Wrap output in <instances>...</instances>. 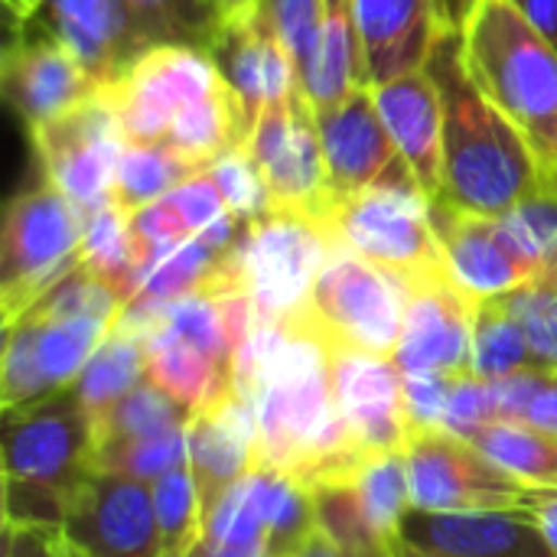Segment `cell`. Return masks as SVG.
Returning <instances> with one entry per match:
<instances>
[{
	"label": "cell",
	"instance_id": "18",
	"mask_svg": "<svg viewBox=\"0 0 557 557\" xmlns=\"http://www.w3.org/2000/svg\"><path fill=\"white\" fill-rule=\"evenodd\" d=\"M330 375L339 421L362 457L405 454L411 421L405 408V372L395 359L330 349Z\"/></svg>",
	"mask_w": 557,
	"mask_h": 557
},
{
	"label": "cell",
	"instance_id": "8",
	"mask_svg": "<svg viewBox=\"0 0 557 557\" xmlns=\"http://www.w3.org/2000/svg\"><path fill=\"white\" fill-rule=\"evenodd\" d=\"M323 225L336 248L382 268L405 290L450 281L431 222V199L418 189H366L333 199Z\"/></svg>",
	"mask_w": 557,
	"mask_h": 557
},
{
	"label": "cell",
	"instance_id": "5",
	"mask_svg": "<svg viewBox=\"0 0 557 557\" xmlns=\"http://www.w3.org/2000/svg\"><path fill=\"white\" fill-rule=\"evenodd\" d=\"M127 304L82 264L3 326L0 401L3 411L69 388L104 343Z\"/></svg>",
	"mask_w": 557,
	"mask_h": 557
},
{
	"label": "cell",
	"instance_id": "21",
	"mask_svg": "<svg viewBox=\"0 0 557 557\" xmlns=\"http://www.w3.org/2000/svg\"><path fill=\"white\" fill-rule=\"evenodd\" d=\"M62 532L88 557H157L153 486L117 473H95Z\"/></svg>",
	"mask_w": 557,
	"mask_h": 557
},
{
	"label": "cell",
	"instance_id": "44",
	"mask_svg": "<svg viewBox=\"0 0 557 557\" xmlns=\"http://www.w3.org/2000/svg\"><path fill=\"white\" fill-rule=\"evenodd\" d=\"M496 421V401H493V385L480 382L476 375H463L454 388L447 418H444V431L473 441V434H480L486 424Z\"/></svg>",
	"mask_w": 557,
	"mask_h": 557
},
{
	"label": "cell",
	"instance_id": "25",
	"mask_svg": "<svg viewBox=\"0 0 557 557\" xmlns=\"http://www.w3.org/2000/svg\"><path fill=\"white\" fill-rule=\"evenodd\" d=\"M189 470L199 493L202 522L222 496L258 470V428L251 398L235 388L228 398L199 411L189 424Z\"/></svg>",
	"mask_w": 557,
	"mask_h": 557
},
{
	"label": "cell",
	"instance_id": "31",
	"mask_svg": "<svg viewBox=\"0 0 557 557\" xmlns=\"http://www.w3.org/2000/svg\"><path fill=\"white\" fill-rule=\"evenodd\" d=\"M525 490H557V434L525 421H493L473 441Z\"/></svg>",
	"mask_w": 557,
	"mask_h": 557
},
{
	"label": "cell",
	"instance_id": "7",
	"mask_svg": "<svg viewBox=\"0 0 557 557\" xmlns=\"http://www.w3.org/2000/svg\"><path fill=\"white\" fill-rule=\"evenodd\" d=\"M336 245L313 215L271 209L242 225L228 258V281L255 307L258 323L297 320Z\"/></svg>",
	"mask_w": 557,
	"mask_h": 557
},
{
	"label": "cell",
	"instance_id": "40",
	"mask_svg": "<svg viewBox=\"0 0 557 557\" xmlns=\"http://www.w3.org/2000/svg\"><path fill=\"white\" fill-rule=\"evenodd\" d=\"M206 173L215 180V186H219V193H222V199H225L232 215L258 219V215L274 209L271 193H268V186H264V180H261V173L251 163L245 147L225 150L219 160H212V166Z\"/></svg>",
	"mask_w": 557,
	"mask_h": 557
},
{
	"label": "cell",
	"instance_id": "32",
	"mask_svg": "<svg viewBox=\"0 0 557 557\" xmlns=\"http://www.w3.org/2000/svg\"><path fill=\"white\" fill-rule=\"evenodd\" d=\"M206 173V166L186 160L183 153L160 144H127L114 173L111 202L127 215L170 196L193 176Z\"/></svg>",
	"mask_w": 557,
	"mask_h": 557
},
{
	"label": "cell",
	"instance_id": "35",
	"mask_svg": "<svg viewBox=\"0 0 557 557\" xmlns=\"http://www.w3.org/2000/svg\"><path fill=\"white\" fill-rule=\"evenodd\" d=\"M147 46H199L209 52L222 29L215 0H124Z\"/></svg>",
	"mask_w": 557,
	"mask_h": 557
},
{
	"label": "cell",
	"instance_id": "17",
	"mask_svg": "<svg viewBox=\"0 0 557 557\" xmlns=\"http://www.w3.org/2000/svg\"><path fill=\"white\" fill-rule=\"evenodd\" d=\"M0 88L26 131L101 91L91 72L36 16L10 26Z\"/></svg>",
	"mask_w": 557,
	"mask_h": 557
},
{
	"label": "cell",
	"instance_id": "54",
	"mask_svg": "<svg viewBox=\"0 0 557 557\" xmlns=\"http://www.w3.org/2000/svg\"><path fill=\"white\" fill-rule=\"evenodd\" d=\"M62 557H88V552L62 532Z\"/></svg>",
	"mask_w": 557,
	"mask_h": 557
},
{
	"label": "cell",
	"instance_id": "46",
	"mask_svg": "<svg viewBox=\"0 0 557 557\" xmlns=\"http://www.w3.org/2000/svg\"><path fill=\"white\" fill-rule=\"evenodd\" d=\"M3 557H62V529L3 522Z\"/></svg>",
	"mask_w": 557,
	"mask_h": 557
},
{
	"label": "cell",
	"instance_id": "52",
	"mask_svg": "<svg viewBox=\"0 0 557 557\" xmlns=\"http://www.w3.org/2000/svg\"><path fill=\"white\" fill-rule=\"evenodd\" d=\"M3 7L10 13V23H26L29 16H36L39 0H3Z\"/></svg>",
	"mask_w": 557,
	"mask_h": 557
},
{
	"label": "cell",
	"instance_id": "20",
	"mask_svg": "<svg viewBox=\"0 0 557 557\" xmlns=\"http://www.w3.org/2000/svg\"><path fill=\"white\" fill-rule=\"evenodd\" d=\"M476 300L454 281H434L408 290L405 330L395 349V366L405 375H470Z\"/></svg>",
	"mask_w": 557,
	"mask_h": 557
},
{
	"label": "cell",
	"instance_id": "45",
	"mask_svg": "<svg viewBox=\"0 0 557 557\" xmlns=\"http://www.w3.org/2000/svg\"><path fill=\"white\" fill-rule=\"evenodd\" d=\"M170 202L180 209V215L186 219L193 235H199V232L212 228L219 219L232 215L225 199H222V193H219V186H215V180L209 173H199L189 183H183L180 189H173Z\"/></svg>",
	"mask_w": 557,
	"mask_h": 557
},
{
	"label": "cell",
	"instance_id": "34",
	"mask_svg": "<svg viewBox=\"0 0 557 557\" xmlns=\"http://www.w3.org/2000/svg\"><path fill=\"white\" fill-rule=\"evenodd\" d=\"M193 418L196 414L183 401H176L173 395H166L160 385H153L147 379L131 395H124L95 424V450L98 447H111V444H124V441L157 437V434H166L173 428L193 424Z\"/></svg>",
	"mask_w": 557,
	"mask_h": 557
},
{
	"label": "cell",
	"instance_id": "4",
	"mask_svg": "<svg viewBox=\"0 0 557 557\" xmlns=\"http://www.w3.org/2000/svg\"><path fill=\"white\" fill-rule=\"evenodd\" d=\"M457 26L470 78L525 137L545 183H555L557 49L512 0H470Z\"/></svg>",
	"mask_w": 557,
	"mask_h": 557
},
{
	"label": "cell",
	"instance_id": "26",
	"mask_svg": "<svg viewBox=\"0 0 557 557\" xmlns=\"http://www.w3.org/2000/svg\"><path fill=\"white\" fill-rule=\"evenodd\" d=\"M375 108L411 166L421 193L434 202L444 183V104L428 69L369 85Z\"/></svg>",
	"mask_w": 557,
	"mask_h": 557
},
{
	"label": "cell",
	"instance_id": "12",
	"mask_svg": "<svg viewBox=\"0 0 557 557\" xmlns=\"http://www.w3.org/2000/svg\"><path fill=\"white\" fill-rule=\"evenodd\" d=\"M245 150L258 166L274 209L304 212L323 222L333 206L317 108L304 88L274 101L251 127Z\"/></svg>",
	"mask_w": 557,
	"mask_h": 557
},
{
	"label": "cell",
	"instance_id": "29",
	"mask_svg": "<svg viewBox=\"0 0 557 557\" xmlns=\"http://www.w3.org/2000/svg\"><path fill=\"white\" fill-rule=\"evenodd\" d=\"M362 85L359 69V36H356V7L352 0H323L320 39L313 65L304 78V91L313 108L343 101Z\"/></svg>",
	"mask_w": 557,
	"mask_h": 557
},
{
	"label": "cell",
	"instance_id": "2",
	"mask_svg": "<svg viewBox=\"0 0 557 557\" xmlns=\"http://www.w3.org/2000/svg\"><path fill=\"white\" fill-rule=\"evenodd\" d=\"M428 72L444 104V183L434 202L476 215H509L545 186V176L525 137L470 78L457 23L444 26Z\"/></svg>",
	"mask_w": 557,
	"mask_h": 557
},
{
	"label": "cell",
	"instance_id": "6",
	"mask_svg": "<svg viewBox=\"0 0 557 557\" xmlns=\"http://www.w3.org/2000/svg\"><path fill=\"white\" fill-rule=\"evenodd\" d=\"M95 473V424L72 388L3 411V522L65 529Z\"/></svg>",
	"mask_w": 557,
	"mask_h": 557
},
{
	"label": "cell",
	"instance_id": "55",
	"mask_svg": "<svg viewBox=\"0 0 557 557\" xmlns=\"http://www.w3.org/2000/svg\"><path fill=\"white\" fill-rule=\"evenodd\" d=\"M460 3H463V10H467V3H470V0H460Z\"/></svg>",
	"mask_w": 557,
	"mask_h": 557
},
{
	"label": "cell",
	"instance_id": "33",
	"mask_svg": "<svg viewBox=\"0 0 557 557\" xmlns=\"http://www.w3.org/2000/svg\"><path fill=\"white\" fill-rule=\"evenodd\" d=\"M525 369H539V366L519 320L506 310L499 297L476 304L470 375H476L480 382H499Z\"/></svg>",
	"mask_w": 557,
	"mask_h": 557
},
{
	"label": "cell",
	"instance_id": "15",
	"mask_svg": "<svg viewBox=\"0 0 557 557\" xmlns=\"http://www.w3.org/2000/svg\"><path fill=\"white\" fill-rule=\"evenodd\" d=\"M317 525L346 548L388 555L411 512L405 454L369 457L349 480L313 490Z\"/></svg>",
	"mask_w": 557,
	"mask_h": 557
},
{
	"label": "cell",
	"instance_id": "30",
	"mask_svg": "<svg viewBox=\"0 0 557 557\" xmlns=\"http://www.w3.org/2000/svg\"><path fill=\"white\" fill-rule=\"evenodd\" d=\"M78 264L108 284L124 304L134 300L140 287V268H137V251L131 242V225L127 212L117 209L111 199L85 209V238H82V255Z\"/></svg>",
	"mask_w": 557,
	"mask_h": 557
},
{
	"label": "cell",
	"instance_id": "19",
	"mask_svg": "<svg viewBox=\"0 0 557 557\" xmlns=\"http://www.w3.org/2000/svg\"><path fill=\"white\" fill-rule=\"evenodd\" d=\"M209 55L215 59L235 111H238V131H242V147L258 124V117L290 91L304 88L300 69L287 46L277 39V33L258 16L238 20V23H222L219 36L209 46Z\"/></svg>",
	"mask_w": 557,
	"mask_h": 557
},
{
	"label": "cell",
	"instance_id": "49",
	"mask_svg": "<svg viewBox=\"0 0 557 557\" xmlns=\"http://www.w3.org/2000/svg\"><path fill=\"white\" fill-rule=\"evenodd\" d=\"M290 557H392L388 555H379V552H356V548H346V545H339L336 539H330L320 525L313 529V535L294 552Z\"/></svg>",
	"mask_w": 557,
	"mask_h": 557
},
{
	"label": "cell",
	"instance_id": "27",
	"mask_svg": "<svg viewBox=\"0 0 557 557\" xmlns=\"http://www.w3.org/2000/svg\"><path fill=\"white\" fill-rule=\"evenodd\" d=\"M189 557H271L268 467L238 480L206 516L202 539Z\"/></svg>",
	"mask_w": 557,
	"mask_h": 557
},
{
	"label": "cell",
	"instance_id": "53",
	"mask_svg": "<svg viewBox=\"0 0 557 557\" xmlns=\"http://www.w3.org/2000/svg\"><path fill=\"white\" fill-rule=\"evenodd\" d=\"M392 557H447V555H434V552H424V548L408 545L405 539H395V545H392Z\"/></svg>",
	"mask_w": 557,
	"mask_h": 557
},
{
	"label": "cell",
	"instance_id": "14",
	"mask_svg": "<svg viewBox=\"0 0 557 557\" xmlns=\"http://www.w3.org/2000/svg\"><path fill=\"white\" fill-rule=\"evenodd\" d=\"M326 176L333 199L366 189H418L411 166L395 147L369 85H359L343 101L317 108Z\"/></svg>",
	"mask_w": 557,
	"mask_h": 557
},
{
	"label": "cell",
	"instance_id": "50",
	"mask_svg": "<svg viewBox=\"0 0 557 557\" xmlns=\"http://www.w3.org/2000/svg\"><path fill=\"white\" fill-rule=\"evenodd\" d=\"M512 3L529 16V23L557 49V0H512Z\"/></svg>",
	"mask_w": 557,
	"mask_h": 557
},
{
	"label": "cell",
	"instance_id": "48",
	"mask_svg": "<svg viewBox=\"0 0 557 557\" xmlns=\"http://www.w3.org/2000/svg\"><path fill=\"white\" fill-rule=\"evenodd\" d=\"M525 424H535L542 431H552L557 434V372H548L545 385L539 388L529 414H525Z\"/></svg>",
	"mask_w": 557,
	"mask_h": 557
},
{
	"label": "cell",
	"instance_id": "36",
	"mask_svg": "<svg viewBox=\"0 0 557 557\" xmlns=\"http://www.w3.org/2000/svg\"><path fill=\"white\" fill-rule=\"evenodd\" d=\"M157 557H189L202 539V509L189 463L153 483Z\"/></svg>",
	"mask_w": 557,
	"mask_h": 557
},
{
	"label": "cell",
	"instance_id": "39",
	"mask_svg": "<svg viewBox=\"0 0 557 557\" xmlns=\"http://www.w3.org/2000/svg\"><path fill=\"white\" fill-rule=\"evenodd\" d=\"M131 225V242L137 251V268H140V284L144 277L163 261L170 258L180 245H186L189 238H196L186 225V219L180 215V209L170 202V196L137 209L127 215ZM140 290V287H137Z\"/></svg>",
	"mask_w": 557,
	"mask_h": 557
},
{
	"label": "cell",
	"instance_id": "42",
	"mask_svg": "<svg viewBox=\"0 0 557 557\" xmlns=\"http://www.w3.org/2000/svg\"><path fill=\"white\" fill-rule=\"evenodd\" d=\"M525 248L542 264V274L557 277V189L545 183L535 196L519 202L509 215H503Z\"/></svg>",
	"mask_w": 557,
	"mask_h": 557
},
{
	"label": "cell",
	"instance_id": "13",
	"mask_svg": "<svg viewBox=\"0 0 557 557\" xmlns=\"http://www.w3.org/2000/svg\"><path fill=\"white\" fill-rule=\"evenodd\" d=\"M29 140L39 157L42 176L55 189H62L82 212L111 199L127 137L104 91L33 127Z\"/></svg>",
	"mask_w": 557,
	"mask_h": 557
},
{
	"label": "cell",
	"instance_id": "28",
	"mask_svg": "<svg viewBox=\"0 0 557 557\" xmlns=\"http://www.w3.org/2000/svg\"><path fill=\"white\" fill-rule=\"evenodd\" d=\"M140 382H147L144 339H140L137 326L121 317L69 388L78 398V405L85 408V414L91 418V424H98Z\"/></svg>",
	"mask_w": 557,
	"mask_h": 557
},
{
	"label": "cell",
	"instance_id": "22",
	"mask_svg": "<svg viewBox=\"0 0 557 557\" xmlns=\"http://www.w3.org/2000/svg\"><path fill=\"white\" fill-rule=\"evenodd\" d=\"M362 85L428 69L447 26L441 0H352Z\"/></svg>",
	"mask_w": 557,
	"mask_h": 557
},
{
	"label": "cell",
	"instance_id": "51",
	"mask_svg": "<svg viewBox=\"0 0 557 557\" xmlns=\"http://www.w3.org/2000/svg\"><path fill=\"white\" fill-rule=\"evenodd\" d=\"M222 23H238V20H251L258 16L261 0H215Z\"/></svg>",
	"mask_w": 557,
	"mask_h": 557
},
{
	"label": "cell",
	"instance_id": "37",
	"mask_svg": "<svg viewBox=\"0 0 557 557\" xmlns=\"http://www.w3.org/2000/svg\"><path fill=\"white\" fill-rule=\"evenodd\" d=\"M189 463V424L173 428L157 437H140V441H124L111 447L95 450V470L98 473H117L131 476L137 483H160L166 473L180 470Z\"/></svg>",
	"mask_w": 557,
	"mask_h": 557
},
{
	"label": "cell",
	"instance_id": "41",
	"mask_svg": "<svg viewBox=\"0 0 557 557\" xmlns=\"http://www.w3.org/2000/svg\"><path fill=\"white\" fill-rule=\"evenodd\" d=\"M261 20L277 33V39L287 46L300 69V82L307 78L320 39V16H323V0H261L258 7Z\"/></svg>",
	"mask_w": 557,
	"mask_h": 557
},
{
	"label": "cell",
	"instance_id": "24",
	"mask_svg": "<svg viewBox=\"0 0 557 557\" xmlns=\"http://www.w3.org/2000/svg\"><path fill=\"white\" fill-rule=\"evenodd\" d=\"M398 539L447 557H555L529 509L408 512Z\"/></svg>",
	"mask_w": 557,
	"mask_h": 557
},
{
	"label": "cell",
	"instance_id": "43",
	"mask_svg": "<svg viewBox=\"0 0 557 557\" xmlns=\"http://www.w3.org/2000/svg\"><path fill=\"white\" fill-rule=\"evenodd\" d=\"M460 379L437 375V372L405 375V408H408L411 434L444 428V418H447V408H450V398H454V388Z\"/></svg>",
	"mask_w": 557,
	"mask_h": 557
},
{
	"label": "cell",
	"instance_id": "3",
	"mask_svg": "<svg viewBox=\"0 0 557 557\" xmlns=\"http://www.w3.org/2000/svg\"><path fill=\"white\" fill-rule=\"evenodd\" d=\"M127 144H160L199 166L242 147L238 111L215 59L199 46H150L101 88Z\"/></svg>",
	"mask_w": 557,
	"mask_h": 557
},
{
	"label": "cell",
	"instance_id": "16",
	"mask_svg": "<svg viewBox=\"0 0 557 557\" xmlns=\"http://www.w3.org/2000/svg\"><path fill=\"white\" fill-rule=\"evenodd\" d=\"M431 222L444 248L450 281L476 304L503 297L542 274V264L506 219L431 202Z\"/></svg>",
	"mask_w": 557,
	"mask_h": 557
},
{
	"label": "cell",
	"instance_id": "9",
	"mask_svg": "<svg viewBox=\"0 0 557 557\" xmlns=\"http://www.w3.org/2000/svg\"><path fill=\"white\" fill-rule=\"evenodd\" d=\"M82 238L85 212L49 180L33 189H20L7 202L0 232L3 326L78 268Z\"/></svg>",
	"mask_w": 557,
	"mask_h": 557
},
{
	"label": "cell",
	"instance_id": "23",
	"mask_svg": "<svg viewBox=\"0 0 557 557\" xmlns=\"http://www.w3.org/2000/svg\"><path fill=\"white\" fill-rule=\"evenodd\" d=\"M36 20L108 88L150 46L124 0H39Z\"/></svg>",
	"mask_w": 557,
	"mask_h": 557
},
{
	"label": "cell",
	"instance_id": "47",
	"mask_svg": "<svg viewBox=\"0 0 557 557\" xmlns=\"http://www.w3.org/2000/svg\"><path fill=\"white\" fill-rule=\"evenodd\" d=\"M522 509L532 512V519L539 522L545 542L552 545V552L557 557V490H529Z\"/></svg>",
	"mask_w": 557,
	"mask_h": 557
},
{
	"label": "cell",
	"instance_id": "11",
	"mask_svg": "<svg viewBox=\"0 0 557 557\" xmlns=\"http://www.w3.org/2000/svg\"><path fill=\"white\" fill-rule=\"evenodd\" d=\"M411 512H506L525 506V486L499 470L476 444L434 428L405 447Z\"/></svg>",
	"mask_w": 557,
	"mask_h": 557
},
{
	"label": "cell",
	"instance_id": "38",
	"mask_svg": "<svg viewBox=\"0 0 557 557\" xmlns=\"http://www.w3.org/2000/svg\"><path fill=\"white\" fill-rule=\"evenodd\" d=\"M506 310L519 320L535 366L545 372H557V277L539 274L535 281L499 297Z\"/></svg>",
	"mask_w": 557,
	"mask_h": 557
},
{
	"label": "cell",
	"instance_id": "10",
	"mask_svg": "<svg viewBox=\"0 0 557 557\" xmlns=\"http://www.w3.org/2000/svg\"><path fill=\"white\" fill-rule=\"evenodd\" d=\"M405 284L366 258L336 248L297 320H304L330 349L395 359L405 330Z\"/></svg>",
	"mask_w": 557,
	"mask_h": 557
},
{
	"label": "cell",
	"instance_id": "1",
	"mask_svg": "<svg viewBox=\"0 0 557 557\" xmlns=\"http://www.w3.org/2000/svg\"><path fill=\"white\" fill-rule=\"evenodd\" d=\"M235 385L255 408L258 467L294 476L313 493L349 480L369 460L339 421L330 346L304 320H255Z\"/></svg>",
	"mask_w": 557,
	"mask_h": 557
},
{
	"label": "cell",
	"instance_id": "56",
	"mask_svg": "<svg viewBox=\"0 0 557 557\" xmlns=\"http://www.w3.org/2000/svg\"><path fill=\"white\" fill-rule=\"evenodd\" d=\"M552 186H555V189H557V176H555V183H552Z\"/></svg>",
	"mask_w": 557,
	"mask_h": 557
}]
</instances>
